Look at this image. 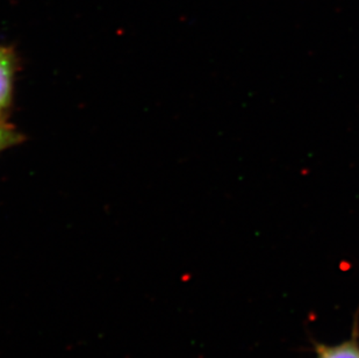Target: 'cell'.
Returning a JSON list of instances; mask_svg holds the SVG:
<instances>
[{
  "instance_id": "cell-3",
  "label": "cell",
  "mask_w": 359,
  "mask_h": 358,
  "mask_svg": "<svg viewBox=\"0 0 359 358\" xmlns=\"http://www.w3.org/2000/svg\"><path fill=\"white\" fill-rule=\"evenodd\" d=\"M24 141V136L8 122H0V152L13 148Z\"/></svg>"
},
{
  "instance_id": "cell-2",
  "label": "cell",
  "mask_w": 359,
  "mask_h": 358,
  "mask_svg": "<svg viewBox=\"0 0 359 358\" xmlns=\"http://www.w3.org/2000/svg\"><path fill=\"white\" fill-rule=\"evenodd\" d=\"M316 358H359V343L356 338L343 342L341 345H319L316 347Z\"/></svg>"
},
{
  "instance_id": "cell-1",
  "label": "cell",
  "mask_w": 359,
  "mask_h": 358,
  "mask_svg": "<svg viewBox=\"0 0 359 358\" xmlns=\"http://www.w3.org/2000/svg\"><path fill=\"white\" fill-rule=\"evenodd\" d=\"M19 62L14 49L0 44V122H7L13 106Z\"/></svg>"
}]
</instances>
